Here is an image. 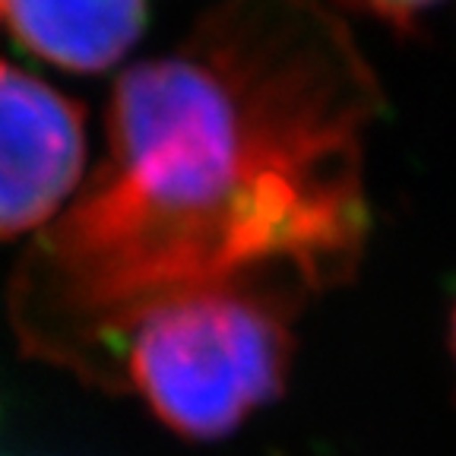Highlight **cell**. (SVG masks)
I'll return each instance as SVG.
<instances>
[{
    "label": "cell",
    "instance_id": "cell-1",
    "mask_svg": "<svg viewBox=\"0 0 456 456\" xmlns=\"http://www.w3.org/2000/svg\"><path fill=\"white\" fill-rule=\"evenodd\" d=\"M374 73L321 0H228L111 93L108 156L32 241L10 317L32 355L118 378L142 314L219 285L301 295L368 238Z\"/></svg>",
    "mask_w": 456,
    "mask_h": 456
},
{
    "label": "cell",
    "instance_id": "cell-2",
    "mask_svg": "<svg viewBox=\"0 0 456 456\" xmlns=\"http://www.w3.org/2000/svg\"><path fill=\"white\" fill-rule=\"evenodd\" d=\"M298 301L276 285H219L165 301L130 327L118 364L124 358V378L171 431L213 441L279 396Z\"/></svg>",
    "mask_w": 456,
    "mask_h": 456
},
{
    "label": "cell",
    "instance_id": "cell-3",
    "mask_svg": "<svg viewBox=\"0 0 456 456\" xmlns=\"http://www.w3.org/2000/svg\"><path fill=\"white\" fill-rule=\"evenodd\" d=\"M83 159V108L0 61V238L57 219V209L79 187Z\"/></svg>",
    "mask_w": 456,
    "mask_h": 456
},
{
    "label": "cell",
    "instance_id": "cell-4",
    "mask_svg": "<svg viewBox=\"0 0 456 456\" xmlns=\"http://www.w3.org/2000/svg\"><path fill=\"white\" fill-rule=\"evenodd\" d=\"M16 42L70 73H102L140 42L146 0H4Z\"/></svg>",
    "mask_w": 456,
    "mask_h": 456
},
{
    "label": "cell",
    "instance_id": "cell-5",
    "mask_svg": "<svg viewBox=\"0 0 456 456\" xmlns=\"http://www.w3.org/2000/svg\"><path fill=\"white\" fill-rule=\"evenodd\" d=\"M352 4L380 16V20L393 22V26H412L421 13H428V10L444 4V0H352Z\"/></svg>",
    "mask_w": 456,
    "mask_h": 456
},
{
    "label": "cell",
    "instance_id": "cell-6",
    "mask_svg": "<svg viewBox=\"0 0 456 456\" xmlns=\"http://www.w3.org/2000/svg\"><path fill=\"white\" fill-rule=\"evenodd\" d=\"M453 355H456V311H453Z\"/></svg>",
    "mask_w": 456,
    "mask_h": 456
},
{
    "label": "cell",
    "instance_id": "cell-7",
    "mask_svg": "<svg viewBox=\"0 0 456 456\" xmlns=\"http://www.w3.org/2000/svg\"><path fill=\"white\" fill-rule=\"evenodd\" d=\"M0 13H4V0H0Z\"/></svg>",
    "mask_w": 456,
    "mask_h": 456
}]
</instances>
